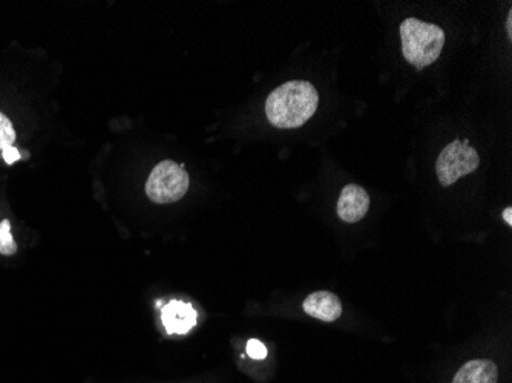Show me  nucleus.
I'll use <instances>...</instances> for the list:
<instances>
[{
  "mask_svg": "<svg viewBox=\"0 0 512 383\" xmlns=\"http://www.w3.org/2000/svg\"><path fill=\"white\" fill-rule=\"evenodd\" d=\"M189 189V175L172 160L161 161L152 169L146 183L149 200L157 204L180 201Z\"/></svg>",
  "mask_w": 512,
  "mask_h": 383,
  "instance_id": "3",
  "label": "nucleus"
},
{
  "mask_svg": "<svg viewBox=\"0 0 512 383\" xmlns=\"http://www.w3.org/2000/svg\"><path fill=\"white\" fill-rule=\"evenodd\" d=\"M17 252V244L11 235L10 221L0 223V255L11 256Z\"/></svg>",
  "mask_w": 512,
  "mask_h": 383,
  "instance_id": "9",
  "label": "nucleus"
},
{
  "mask_svg": "<svg viewBox=\"0 0 512 383\" xmlns=\"http://www.w3.org/2000/svg\"><path fill=\"white\" fill-rule=\"evenodd\" d=\"M2 157H4L5 163L13 164L16 163L17 160H20L22 155H20V152L17 151L16 148H13V146H8V148L2 151Z\"/></svg>",
  "mask_w": 512,
  "mask_h": 383,
  "instance_id": "12",
  "label": "nucleus"
},
{
  "mask_svg": "<svg viewBox=\"0 0 512 383\" xmlns=\"http://www.w3.org/2000/svg\"><path fill=\"white\" fill-rule=\"evenodd\" d=\"M370 209V197L367 190L358 184H348L342 189L338 200V217L345 223L361 221Z\"/></svg>",
  "mask_w": 512,
  "mask_h": 383,
  "instance_id": "5",
  "label": "nucleus"
},
{
  "mask_svg": "<svg viewBox=\"0 0 512 383\" xmlns=\"http://www.w3.org/2000/svg\"><path fill=\"white\" fill-rule=\"evenodd\" d=\"M402 54L417 69H424L439 59L445 45L442 28L422 20H404L401 25Z\"/></svg>",
  "mask_w": 512,
  "mask_h": 383,
  "instance_id": "2",
  "label": "nucleus"
},
{
  "mask_svg": "<svg viewBox=\"0 0 512 383\" xmlns=\"http://www.w3.org/2000/svg\"><path fill=\"white\" fill-rule=\"evenodd\" d=\"M304 311L312 318L322 322H335L341 318L342 302L335 293L315 292L307 296L302 304Z\"/></svg>",
  "mask_w": 512,
  "mask_h": 383,
  "instance_id": "7",
  "label": "nucleus"
},
{
  "mask_svg": "<svg viewBox=\"0 0 512 383\" xmlns=\"http://www.w3.org/2000/svg\"><path fill=\"white\" fill-rule=\"evenodd\" d=\"M497 365L485 359L479 361H471L463 365L456 376L453 383H497Z\"/></svg>",
  "mask_w": 512,
  "mask_h": 383,
  "instance_id": "8",
  "label": "nucleus"
},
{
  "mask_svg": "<svg viewBox=\"0 0 512 383\" xmlns=\"http://www.w3.org/2000/svg\"><path fill=\"white\" fill-rule=\"evenodd\" d=\"M508 33H509V36H511V13H509V17H508Z\"/></svg>",
  "mask_w": 512,
  "mask_h": 383,
  "instance_id": "14",
  "label": "nucleus"
},
{
  "mask_svg": "<svg viewBox=\"0 0 512 383\" xmlns=\"http://www.w3.org/2000/svg\"><path fill=\"white\" fill-rule=\"evenodd\" d=\"M318 106L319 95L315 86L306 80H292L269 95L266 115L275 128H301L315 115Z\"/></svg>",
  "mask_w": 512,
  "mask_h": 383,
  "instance_id": "1",
  "label": "nucleus"
},
{
  "mask_svg": "<svg viewBox=\"0 0 512 383\" xmlns=\"http://www.w3.org/2000/svg\"><path fill=\"white\" fill-rule=\"evenodd\" d=\"M479 164V152L471 148L468 141L454 140L437 158V178L442 186L448 187L460 178L473 174Z\"/></svg>",
  "mask_w": 512,
  "mask_h": 383,
  "instance_id": "4",
  "label": "nucleus"
},
{
  "mask_svg": "<svg viewBox=\"0 0 512 383\" xmlns=\"http://www.w3.org/2000/svg\"><path fill=\"white\" fill-rule=\"evenodd\" d=\"M16 140V131H14L13 123L0 112V151H4L8 146H13Z\"/></svg>",
  "mask_w": 512,
  "mask_h": 383,
  "instance_id": "10",
  "label": "nucleus"
},
{
  "mask_svg": "<svg viewBox=\"0 0 512 383\" xmlns=\"http://www.w3.org/2000/svg\"><path fill=\"white\" fill-rule=\"evenodd\" d=\"M197 311L188 302L172 301L161 310V321L169 334H186L197 324Z\"/></svg>",
  "mask_w": 512,
  "mask_h": 383,
  "instance_id": "6",
  "label": "nucleus"
},
{
  "mask_svg": "<svg viewBox=\"0 0 512 383\" xmlns=\"http://www.w3.org/2000/svg\"><path fill=\"white\" fill-rule=\"evenodd\" d=\"M247 354H249L252 359H256V361H263L267 357V348L266 345L261 341H256V339H252L247 344Z\"/></svg>",
  "mask_w": 512,
  "mask_h": 383,
  "instance_id": "11",
  "label": "nucleus"
},
{
  "mask_svg": "<svg viewBox=\"0 0 512 383\" xmlns=\"http://www.w3.org/2000/svg\"><path fill=\"white\" fill-rule=\"evenodd\" d=\"M503 218H505L506 224L511 226L512 224V209L511 207H506L505 212H503Z\"/></svg>",
  "mask_w": 512,
  "mask_h": 383,
  "instance_id": "13",
  "label": "nucleus"
}]
</instances>
